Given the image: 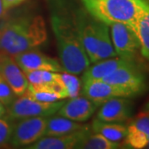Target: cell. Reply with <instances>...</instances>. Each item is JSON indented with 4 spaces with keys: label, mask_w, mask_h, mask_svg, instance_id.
Here are the masks:
<instances>
[{
    "label": "cell",
    "mask_w": 149,
    "mask_h": 149,
    "mask_svg": "<svg viewBox=\"0 0 149 149\" xmlns=\"http://www.w3.org/2000/svg\"><path fill=\"white\" fill-rule=\"evenodd\" d=\"M50 15L63 71L74 74L83 73L91 61L80 42L74 8H70L61 2H54L51 6Z\"/></svg>",
    "instance_id": "1"
},
{
    "label": "cell",
    "mask_w": 149,
    "mask_h": 149,
    "mask_svg": "<svg viewBox=\"0 0 149 149\" xmlns=\"http://www.w3.org/2000/svg\"><path fill=\"white\" fill-rule=\"evenodd\" d=\"M47 40L45 20L31 12L18 13L0 23V52L11 56L37 49Z\"/></svg>",
    "instance_id": "2"
},
{
    "label": "cell",
    "mask_w": 149,
    "mask_h": 149,
    "mask_svg": "<svg viewBox=\"0 0 149 149\" xmlns=\"http://www.w3.org/2000/svg\"><path fill=\"white\" fill-rule=\"evenodd\" d=\"M74 15L80 42L91 64L117 56L109 25L91 15L84 7L74 8Z\"/></svg>",
    "instance_id": "3"
},
{
    "label": "cell",
    "mask_w": 149,
    "mask_h": 149,
    "mask_svg": "<svg viewBox=\"0 0 149 149\" xmlns=\"http://www.w3.org/2000/svg\"><path fill=\"white\" fill-rule=\"evenodd\" d=\"M91 15L107 25L122 22L134 28L146 0H81Z\"/></svg>",
    "instance_id": "4"
},
{
    "label": "cell",
    "mask_w": 149,
    "mask_h": 149,
    "mask_svg": "<svg viewBox=\"0 0 149 149\" xmlns=\"http://www.w3.org/2000/svg\"><path fill=\"white\" fill-rule=\"evenodd\" d=\"M65 103L64 100L56 102H41L23 94L17 98L7 107L5 117L9 120H19L35 117L48 118L56 113Z\"/></svg>",
    "instance_id": "5"
},
{
    "label": "cell",
    "mask_w": 149,
    "mask_h": 149,
    "mask_svg": "<svg viewBox=\"0 0 149 149\" xmlns=\"http://www.w3.org/2000/svg\"><path fill=\"white\" fill-rule=\"evenodd\" d=\"M113 46L117 56L135 61L140 51V42L136 32L128 24L114 22L109 25Z\"/></svg>",
    "instance_id": "6"
},
{
    "label": "cell",
    "mask_w": 149,
    "mask_h": 149,
    "mask_svg": "<svg viewBox=\"0 0 149 149\" xmlns=\"http://www.w3.org/2000/svg\"><path fill=\"white\" fill-rule=\"evenodd\" d=\"M13 125L9 143L15 148H27L45 135L47 118H27L17 120Z\"/></svg>",
    "instance_id": "7"
},
{
    "label": "cell",
    "mask_w": 149,
    "mask_h": 149,
    "mask_svg": "<svg viewBox=\"0 0 149 149\" xmlns=\"http://www.w3.org/2000/svg\"><path fill=\"white\" fill-rule=\"evenodd\" d=\"M103 80L128 92L130 96L141 94L146 89V78L136 62L118 68Z\"/></svg>",
    "instance_id": "8"
},
{
    "label": "cell",
    "mask_w": 149,
    "mask_h": 149,
    "mask_svg": "<svg viewBox=\"0 0 149 149\" xmlns=\"http://www.w3.org/2000/svg\"><path fill=\"white\" fill-rule=\"evenodd\" d=\"M24 72L33 70H48L52 72H63L61 62L37 49L26 51L12 56Z\"/></svg>",
    "instance_id": "9"
},
{
    "label": "cell",
    "mask_w": 149,
    "mask_h": 149,
    "mask_svg": "<svg viewBox=\"0 0 149 149\" xmlns=\"http://www.w3.org/2000/svg\"><path fill=\"white\" fill-rule=\"evenodd\" d=\"M91 126L84 124L79 130L60 136H44L36 143L27 147L28 149L78 148L84 139L91 133Z\"/></svg>",
    "instance_id": "10"
},
{
    "label": "cell",
    "mask_w": 149,
    "mask_h": 149,
    "mask_svg": "<svg viewBox=\"0 0 149 149\" xmlns=\"http://www.w3.org/2000/svg\"><path fill=\"white\" fill-rule=\"evenodd\" d=\"M0 74L6 80L16 96L25 93L28 80L24 71L17 64L13 56L0 52Z\"/></svg>",
    "instance_id": "11"
},
{
    "label": "cell",
    "mask_w": 149,
    "mask_h": 149,
    "mask_svg": "<svg viewBox=\"0 0 149 149\" xmlns=\"http://www.w3.org/2000/svg\"><path fill=\"white\" fill-rule=\"evenodd\" d=\"M133 103L128 97H114L103 103L96 118L104 122L123 123L132 115Z\"/></svg>",
    "instance_id": "12"
},
{
    "label": "cell",
    "mask_w": 149,
    "mask_h": 149,
    "mask_svg": "<svg viewBox=\"0 0 149 149\" xmlns=\"http://www.w3.org/2000/svg\"><path fill=\"white\" fill-rule=\"evenodd\" d=\"M82 84V95L98 106L114 97H131L128 92L103 80H90Z\"/></svg>",
    "instance_id": "13"
},
{
    "label": "cell",
    "mask_w": 149,
    "mask_h": 149,
    "mask_svg": "<svg viewBox=\"0 0 149 149\" xmlns=\"http://www.w3.org/2000/svg\"><path fill=\"white\" fill-rule=\"evenodd\" d=\"M98 107L84 95H78L65 101L56 114L74 122H85L93 116Z\"/></svg>",
    "instance_id": "14"
},
{
    "label": "cell",
    "mask_w": 149,
    "mask_h": 149,
    "mask_svg": "<svg viewBox=\"0 0 149 149\" xmlns=\"http://www.w3.org/2000/svg\"><path fill=\"white\" fill-rule=\"evenodd\" d=\"M125 143L130 148H145L149 140V112L139 113L127 128Z\"/></svg>",
    "instance_id": "15"
},
{
    "label": "cell",
    "mask_w": 149,
    "mask_h": 149,
    "mask_svg": "<svg viewBox=\"0 0 149 149\" xmlns=\"http://www.w3.org/2000/svg\"><path fill=\"white\" fill-rule=\"evenodd\" d=\"M132 62H135V61H128L115 56L92 63L93 65H90L84 70L81 82L85 83L90 80H103L107 75L110 74L118 68Z\"/></svg>",
    "instance_id": "16"
},
{
    "label": "cell",
    "mask_w": 149,
    "mask_h": 149,
    "mask_svg": "<svg viewBox=\"0 0 149 149\" xmlns=\"http://www.w3.org/2000/svg\"><path fill=\"white\" fill-rule=\"evenodd\" d=\"M84 126L79 122L55 114L47 118V127L44 136H60L73 133Z\"/></svg>",
    "instance_id": "17"
},
{
    "label": "cell",
    "mask_w": 149,
    "mask_h": 149,
    "mask_svg": "<svg viewBox=\"0 0 149 149\" xmlns=\"http://www.w3.org/2000/svg\"><path fill=\"white\" fill-rule=\"evenodd\" d=\"M91 127L94 133H100L113 142L118 143L127 134V127L121 123L104 122L97 118L92 121Z\"/></svg>",
    "instance_id": "18"
},
{
    "label": "cell",
    "mask_w": 149,
    "mask_h": 149,
    "mask_svg": "<svg viewBox=\"0 0 149 149\" xmlns=\"http://www.w3.org/2000/svg\"><path fill=\"white\" fill-rule=\"evenodd\" d=\"M140 42V52L149 61V0H146L142 13L133 28Z\"/></svg>",
    "instance_id": "19"
},
{
    "label": "cell",
    "mask_w": 149,
    "mask_h": 149,
    "mask_svg": "<svg viewBox=\"0 0 149 149\" xmlns=\"http://www.w3.org/2000/svg\"><path fill=\"white\" fill-rule=\"evenodd\" d=\"M120 148V143L113 142L100 133H91L80 144L78 148L82 149H116Z\"/></svg>",
    "instance_id": "20"
},
{
    "label": "cell",
    "mask_w": 149,
    "mask_h": 149,
    "mask_svg": "<svg viewBox=\"0 0 149 149\" xmlns=\"http://www.w3.org/2000/svg\"><path fill=\"white\" fill-rule=\"evenodd\" d=\"M28 83L36 86H45L54 84L61 80V72H52L48 70H33L24 72Z\"/></svg>",
    "instance_id": "21"
},
{
    "label": "cell",
    "mask_w": 149,
    "mask_h": 149,
    "mask_svg": "<svg viewBox=\"0 0 149 149\" xmlns=\"http://www.w3.org/2000/svg\"><path fill=\"white\" fill-rule=\"evenodd\" d=\"M61 74L63 84L67 92L68 98H74L79 95L81 89V81L78 79L76 74L65 71L61 72Z\"/></svg>",
    "instance_id": "22"
},
{
    "label": "cell",
    "mask_w": 149,
    "mask_h": 149,
    "mask_svg": "<svg viewBox=\"0 0 149 149\" xmlns=\"http://www.w3.org/2000/svg\"><path fill=\"white\" fill-rule=\"evenodd\" d=\"M16 98V95L0 74V102L7 108Z\"/></svg>",
    "instance_id": "23"
},
{
    "label": "cell",
    "mask_w": 149,
    "mask_h": 149,
    "mask_svg": "<svg viewBox=\"0 0 149 149\" xmlns=\"http://www.w3.org/2000/svg\"><path fill=\"white\" fill-rule=\"evenodd\" d=\"M13 132V124L8 118H0V147L9 143Z\"/></svg>",
    "instance_id": "24"
},
{
    "label": "cell",
    "mask_w": 149,
    "mask_h": 149,
    "mask_svg": "<svg viewBox=\"0 0 149 149\" xmlns=\"http://www.w3.org/2000/svg\"><path fill=\"white\" fill-rule=\"evenodd\" d=\"M25 1H27V0H3L5 13L8 10H10V9L16 8L17 6H19L22 3H24Z\"/></svg>",
    "instance_id": "25"
},
{
    "label": "cell",
    "mask_w": 149,
    "mask_h": 149,
    "mask_svg": "<svg viewBox=\"0 0 149 149\" xmlns=\"http://www.w3.org/2000/svg\"><path fill=\"white\" fill-rule=\"evenodd\" d=\"M6 113H7V108L0 102V118L5 117Z\"/></svg>",
    "instance_id": "26"
},
{
    "label": "cell",
    "mask_w": 149,
    "mask_h": 149,
    "mask_svg": "<svg viewBox=\"0 0 149 149\" xmlns=\"http://www.w3.org/2000/svg\"><path fill=\"white\" fill-rule=\"evenodd\" d=\"M4 13H5V11L3 8V0H0V19L2 18V17L3 16Z\"/></svg>",
    "instance_id": "27"
},
{
    "label": "cell",
    "mask_w": 149,
    "mask_h": 149,
    "mask_svg": "<svg viewBox=\"0 0 149 149\" xmlns=\"http://www.w3.org/2000/svg\"><path fill=\"white\" fill-rule=\"evenodd\" d=\"M145 109H146V111L149 112V102L147 104V105L145 107Z\"/></svg>",
    "instance_id": "28"
},
{
    "label": "cell",
    "mask_w": 149,
    "mask_h": 149,
    "mask_svg": "<svg viewBox=\"0 0 149 149\" xmlns=\"http://www.w3.org/2000/svg\"><path fill=\"white\" fill-rule=\"evenodd\" d=\"M145 148H149V140H148V144H147V146L145 147Z\"/></svg>",
    "instance_id": "29"
}]
</instances>
